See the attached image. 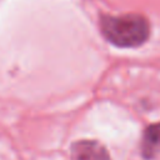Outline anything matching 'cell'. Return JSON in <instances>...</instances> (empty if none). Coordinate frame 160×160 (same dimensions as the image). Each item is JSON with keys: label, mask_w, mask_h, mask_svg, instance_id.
<instances>
[{"label": "cell", "mask_w": 160, "mask_h": 160, "mask_svg": "<svg viewBox=\"0 0 160 160\" xmlns=\"http://www.w3.org/2000/svg\"><path fill=\"white\" fill-rule=\"evenodd\" d=\"M100 31L104 39L116 48H138L150 36V22L141 14L101 15L99 19Z\"/></svg>", "instance_id": "6da1fadb"}, {"label": "cell", "mask_w": 160, "mask_h": 160, "mask_svg": "<svg viewBox=\"0 0 160 160\" xmlns=\"http://www.w3.org/2000/svg\"><path fill=\"white\" fill-rule=\"evenodd\" d=\"M71 160H111V158L101 142L84 139L72 142Z\"/></svg>", "instance_id": "7a4b0ae2"}, {"label": "cell", "mask_w": 160, "mask_h": 160, "mask_svg": "<svg viewBox=\"0 0 160 160\" xmlns=\"http://www.w3.org/2000/svg\"><path fill=\"white\" fill-rule=\"evenodd\" d=\"M140 150L145 160H152L160 154V121L150 124L144 129Z\"/></svg>", "instance_id": "3957f363"}]
</instances>
